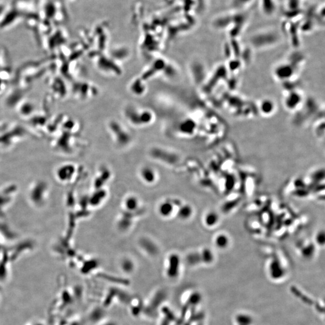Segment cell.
Wrapping results in <instances>:
<instances>
[{"label": "cell", "instance_id": "6da1fadb", "mask_svg": "<svg viewBox=\"0 0 325 325\" xmlns=\"http://www.w3.org/2000/svg\"><path fill=\"white\" fill-rule=\"evenodd\" d=\"M139 175L142 180L148 184L154 183L157 179L156 171L153 167L149 166L142 167L140 170Z\"/></svg>", "mask_w": 325, "mask_h": 325}, {"label": "cell", "instance_id": "7a4b0ae2", "mask_svg": "<svg viewBox=\"0 0 325 325\" xmlns=\"http://www.w3.org/2000/svg\"><path fill=\"white\" fill-rule=\"evenodd\" d=\"M175 209V205L171 201L165 200L159 203L157 211L160 216L163 218H169L174 214Z\"/></svg>", "mask_w": 325, "mask_h": 325}, {"label": "cell", "instance_id": "3957f363", "mask_svg": "<svg viewBox=\"0 0 325 325\" xmlns=\"http://www.w3.org/2000/svg\"><path fill=\"white\" fill-rule=\"evenodd\" d=\"M139 200L134 195H130L126 197L123 201L125 208L129 211H134L139 207Z\"/></svg>", "mask_w": 325, "mask_h": 325}, {"label": "cell", "instance_id": "277c9868", "mask_svg": "<svg viewBox=\"0 0 325 325\" xmlns=\"http://www.w3.org/2000/svg\"><path fill=\"white\" fill-rule=\"evenodd\" d=\"M169 265L168 273L171 276H175L178 273L179 264V257L176 254H172L169 259Z\"/></svg>", "mask_w": 325, "mask_h": 325}, {"label": "cell", "instance_id": "5b68a950", "mask_svg": "<svg viewBox=\"0 0 325 325\" xmlns=\"http://www.w3.org/2000/svg\"><path fill=\"white\" fill-rule=\"evenodd\" d=\"M192 209L188 205H184L180 207L177 213L178 217L181 220H186L191 215Z\"/></svg>", "mask_w": 325, "mask_h": 325}, {"label": "cell", "instance_id": "8992f818", "mask_svg": "<svg viewBox=\"0 0 325 325\" xmlns=\"http://www.w3.org/2000/svg\"><path fill=\"white\" fill-rule=\"evenodd\" d=\"M216 215L214 213H208L205 216V223L207 225L211 226L216 222Z\"/></svg>", "mask_w": 325, "mask_h": 325}, {"label": "cell", "instance_id": "52a82bcc", "mask_svg": "<svg viewBox=\"0 0 325 325\" xmlns=\"http://www.w3.org/2000/svg\"><path fill=\"white\" fill-rule=\"evenodd\" d=\"M216 244L220 247H225L228 244V239L224 235H220L216 239Z\"/></svg>", "mask_w": 325, "mask_h": 325}]
</instances>
